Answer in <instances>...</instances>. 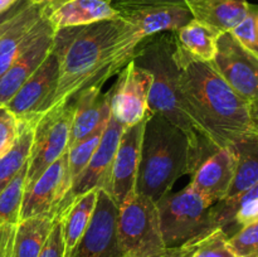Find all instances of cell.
Here are the masks:
<instances>
[{
	"label": "cell",
	"mask_w": 258,
	"mask_h": 257,
	"mask_svg": "<svg viewBox=\"0 0 258 257\" xmlns=\"http://www.w3.org/2000/svg\"><path fill=\"white\" fill-rule=\"evenodd\" d=\"M30 2H32L33 4L42 5L43 14H44V13H47V12H49V10H52L53 8L58 7V5L62 4V3L67 2V0H30Z\"/></svg>",
	"instance_id": "obj_37"
},
{
	"label": "cell",
	"mask_w": 258,
	"mask_h": 257,
	"mask_svg": "<svg viewBox=\"0 0 258 257\" xmlns=\"http://www.w3.org/2000/svg\"><path fill=\"white\" fill-rule=\"evenodd\" d=\"M116 234L122 254L135 257H164L158 204L145 194L133 191L118 207Z\"/></svg>",
	"instance_id": "obj_6"
},
{
	"label": "cell",
	"mask_w": 258,
	"mask_h": 257,
	"mask_svg": "<svg viewBox=\"0 0 258 257\" xmlns=\"http://www.w3.org/2000/svg\"><path fill=\"white\" fill-rule=\"evenodd\" d=\"M191 173V149L185 134L160 113H149L135 190L158 202L179 178Z\"/></svg>",
	"instance_id": "obj_4"
},
{
	"label": "cell",
	"mask_w": 258,
	"mask_h": 257,
	"mask_svg": "<svg viewBox=\"0 0 258 257\" xmlns=\"http://www.w3.org/2000/svg\"><path fill=\"white\" fill-rule=\"evenodd\" d=\"M214 70L246 101L258 98V54L244 47L231 32L217 39Z\"/></svg>",
	"instance_id": "obj_8"
},
{
	"label": "cell",
	"mask_w": 258,
	"mask_h": 257,
	"mask_svg": "<svg viewBox=\"0 0 258 257\" xmlns=\"http://www.w3.org/2000/svg\"><path fill=\"white\" fill-rule=\"evenodd\" d=\"M191 0H112L111 4L120 13L131 12L149 7H164V5H184Z\"/></svg>",
	"instance_id": "obj_35"
},
{
	"label": "cell",
	"mask_w": 258,
	"mask_h": 257,
	"mask_svg": "<svg viewBox=\"0 0 258 257\" xmlns=\"http://www.w3.org/2000/svg\"><path fill=\"white\" fill-rule=\"evenodd\" d=\"M120 14L141 40L159 33L176 32L193 19L186 4L141 8Z\"/></svg>",
	"instance_id": "obj_18"
},
{
	"label": "cell",
	"mask_w": 258,
	"mask_h": 257,
	"mask_svg": "<svg viewBox=\"0 0 258 257\" xmlns=\"http://www.w3.org/2000/svg\"><path fill=\"white\" fill-rule=\"evenodd\" d=\"M73 113L75 103L68 101L48 110L38 121L28 160L25 189L32 186L43 171L68 150Z\"/></svg>",
	"instance_id": "obj_7"
},
{
	"label": "cell",
	"mask_w": 258,
	"mask_h": 257,
	"mask_svg": "<svg viewBox=\"0 0 258 257\" xmlns=\"http://www.w3.org/2000/svg\"><path fill=\"white\" fill-rule=\"evenodd\" d=\"M25 2H27V0H18L17 4H15L14 7H12L9 10H7V12H5V13H2V14H0V24H2V23L4 22V20H7L8 18L12 17L13 14H15V13H17L18 10H19L20 8L23 7V4H24Z\"/></svg>",
	"instance_id": "obj_39"
},
{
	"label": "cell",
	"mask_w": 258,
	"mask_h": 257,
	"mask_svg": "<svg viewBox=\"0 0 258 257\" xmlns=\"http://www.w3.org/2000/svg\"><path fill=\"white\" fill-rule=\"evenodd\" d=\"M98 189H92L71 202L70 206L57 214L62 221L66 257H70L90 224L97 204Z\"/></svg>",
	"instance_id": "obj_25"
},
{
	"label": "cell",
	"mask_w": 258,
	"mask_h": 257,
	"mask_svg": "<svg viewBox=\"0 0 258 257\" xmlns=\"http://www.w3.org/2000/svg\"><path fill=\"white\" fill-rule=\"evenodd\" d=\"M54 219V212L20 219L15 227L10 257L39 256L52 231Z\"/></svg>",
	"instance_id": "obj_24"
},
{
	"label": "cell",
	"mask_w": 258,
	"mask_h": 257,
	"mask_svg": "<svg viewBox=\"0 0 258 257\" xmlns=\"http://www.w3.org/2000/svg\"><path fill=\"white\" fill-rule=\"evenodd\" d=\"M178 86L191 117L218 148H228L253 131L249 102L242 98L211 62L196 59L175 44Z\"/></svg>",
	"instance_id": "obj_2"
},
{
	"label": "cell",
	"mask_w": 258,
	"mask_h": 257,
	"mask_svg": "<svg viewBox=\"0 0 258 257\" xmlns=\"http://www.w3.org/2000/svg\"><path fill=\"white\" fill-rule=\"evenodd\" d=\"M110 2H112V0H110Z\"/></svg>",
	"instance_id": "obj_42"
},
{
	"label": "cell",
	"mask_w": 258,
	"mask_h": 257,
	"mask_svg": "<svg viewBox=\"0 0 258 257\" xmlns=\"http://www.w3.org/2000/svg\"><path fill=\"white\" fill-rule=\"evenodd\" d=\"M146 120L125 127L113 158L107 185L103 190L108 193L116 206L120 207L133 191H135L140 163L141 141Z\"/></svg>",
	"instance_id": "obj_14"
},
{
	"label": "cell",
	"mask_w": 258,
	"mask_h": 257,
	"mask_svg": "<svg viewBox=\"0 0 258 257\" xmlns=\"http://www.w3.org/2000/svg\"><path fill=\"white\" fill-rule=\"evenodd\" d=\"M118 207L108 193L98 189L97 204L87 229L70 257H120L116 223Z\"/></svg>",
	"instance_id": "obj_12"
},
{
	"label": "cell",
	"mask_w": 258,
	"mask_h": 257,
	"mask_svg": "<svg viewBox=\"0 0 258 257\" xmlns=\"http://www.w3.org/2000/svg\"><path fill=\"white\" fill-rule=\"evenodd\" d=\"M27 171L28 163L0 191V222L3 223L17 226L18 222L20 221V211H22L23 198H24Z\"/></svg>",
	"instance_id": "obj_29"
},
{
	"label": "cell",
	"mask_w": 258,
	"mask_h": 257,
	"mask_svg": "<svg viewBox=\"0 0 258 257\" xmlns=\"http://www.w3.org/2000/svg\"><path fill=\"white\" fill-rule=\"evenodd\" d=\"M174 33H159L141 40L131 60L148 70L153 77L149 95V113L163 115L188 138L194 171L201 161L221 148L212 141L189 112L178 86V67L174 59Z\"/></svg>",
	"instance_id": "obj_3"
},
{
	"label": "cell",
	"mask_w": 258,
	"mask_h": 257,
	"mask_svg": "<svg viewBox=\"0 0 258 257\" xmlns=\"http://www.w3.org/2000/svg\"><path fill=\"white\" fill-rule=\"evenodd\" d=\"M231 33L244 47L258 54V5L249 4L244 19Z\"/></svg>",
	"instance_id": "obj_32"
},
{
	"label": "cell",
	"mask_w": 258,
	"mask_h": 257,
	"mask_svg": "<svg viewBox=\"0 0 258 257\" xmlns=\"http://www.w3.org/2000/svg\"><path fill=\"white\" fill-rule=\"evenodd\" d=\"M105 127L100 128V130H97L96 133L91 134V135L88 136V138H86L85 140L80 141V143L76 144L75 146L68 149L67 176H66V183H67L68 190H70V188L72 186V184L75 183L77 176L82 173L83 169H85L86 166H87V164L90 163L93 153H95L98 144H100V140L101 138H102Z\"/></svg>",
	"instance_id": "obj_30"
},
{
	"label": "cell",
	"mask_w": 258,
	"mask_h": 257,
	"mask_svg": "<svg viewBox=\"0 0 258 257\" xmlns=\"http://www.w3.org/2000/svg\"><path fill=\"white\" fill-rule=\"evenodd\" d=\"M70 101L75 103V113L68 149L107 125L111 117V90L103 93L102 87L92 86Z\"/></svg>",
	"instance_id": "obj_17"
},
{
	"label": "cell",
	"mask_w": 258,
	"mask_h": 257,
	"mask_svg": "<svg viewBox=\"0 0 258 257\" xmlns=\"http://www.w3.org/2000/svg\"><path fill=\"white\" fill-rule=\"evenodd\" d=\"M67 159L68 150L48 166L32 186L25 189L20 219L57 211L67 194Z\"/></svg>",
	"instance_id": "obj_15"
},
{
	"label": "cell",
	"mask_w": 258,
	"mask_h": 257,
	"mask_svg": "<svg viewBox=\"0 0 258 257\" xmlns=\"http://www.w3.org/2000/svg\"><path fill=\"white\" fill-rule=\"evenodd\" d=\"M188 184L212 204L228 196L234 176V156L228 148H221L201 161Z\"/></svg>",
	"instance_id": "obj_16"
},
{
	"label": "cell",
	"mask_w": 258,
	"mask_h": 257,
	"mask_svg": "<svg viewBox=\"0 0 258 257\" xmlns=\"http://www.w3.org/2000/svg\"><path fill=\"white\" fill-rule=\"evenodd\" d=\"M19 135V121L5 105H0V158L14 145Z\"/></svg>",
	"instance_id": "obj_33"
},
{
	"label": "cell",
	"mask_w": 258,
	"mask_h": 257,
	"mask_svg": "<svg viewBox=\"0 0 258 257\" xmlns=\"http://www.w3.org/2000/svg\"><path fill=\"white\" fill-rule=\"evenodd\" d=\"M120 257H135V256H128V254H122V256H120Z\"/></svg>",
	"instance_id": "obj_41"
},
{
	"label": "cell",
	"mask_w": 258,
	"mask_h": 257,
	"mask_svg": "<svg viewBox=\"0 0 258 257\" xmlns=\"http://www.w3.org/2000/svg\"><path fill=\"white\" fill-rule=\"evenodd\" d=\"M122 27L120 15L55 30L52 52L59 59V80L52 107L68 102L92 86L103 87L108 78L121 72L128 63L121 50Z\"/></svg>",
	"instance_id": "obj_1"
},
{
	"label": "cell",
	"mask_w": 258,
	"mask_h": 257,
	"mask_svg": "<svg viewBox=\"0 0 258 257\" xmlns=\"http://www.w3.org/2000/svg\"><path fill=\"white\" fill-rule=\"evenodd\" d=\"M174 33L175 44L196 59L211 62L216 54L217 39L222 34L214 28L191 19Z\"/></svg>",
	"instance_id": "obj_26"
},
{
	"label": "cell",
	"mask_w": 258,
	"mask_h": 257,
	"mask_svg": "<svg viewBox=\"0 0 258 257\" xmlns=\"http://www.w3.org/2000/svg\"><path fill=\"white\" fill-rule=\"evenodd\" d=\"M38 257H66L62 221H60L59 217L55 216L49 237H48L47 242H45L44 247H43L42 252Z\"/></svg>",
	"instance_id": "obj_34"
},
{
	"label": "cell",
	"mask_w": 258,
	"mask_h": 257,
	"mask_svg": "<svg viewBox=\"0 0 258 257\" xmlns=\"http://www.w3.org/2000/svg\"><path fill=\"white\" fill-rule=\"evenodd\" d=\"M151 73L130 60L111 88V116L123 127L136 125L149 116Z\"/></svg>",
	"instance_id": "obj_10"
},
{
	"label": "cell",
	"mask_w": 258,
	"mask_h": 257,
	"mask_svg": "<svg viewBox=\"0 0 258 257\" xmlns=\"http://www.w3.org/2000/svg\"><path fill=\"white\" fill-rule=\"evenodd\" d=\"M193 19L218 32H231L246 17L248 0H191L186 3Z\"/></svg>",
	"instance_id": "obj_21"
},
{
	"label": "cell",
	"mask_w": 258,
	"mask_h": 257,
	"mask_svg": "<svg viewBox=\"0 0 258 257\" xmlns=\"http://www.w3.org/2000/svg\"><path fill=\"white\" fill-rule=\"evenodd\" d=\"M43 17L42 5L30 0L0 24V78L12 66L32 28Z\"/></svg>",
	"instance_id": "obj_19"
},
{
	"label": "cell",
	"mask_w": 258,
	"mask_h": 257,
	"mask_svg": "<svg viewBox=\"0 0 258 257\" xmlns=\"http://www.w3.org/2000/svg\"><path fill=\"white\" fill-rule=\"evenodd\" d=\"M123 128L125 127L111 116L90 163L77 176L63 201L59 203L57 211H55V216L64 211L70 206L71 202L77 197L82 196L92 189L106 188L113 158H115Z\"/></svg>",
	"instance_id": "obj_13"
},
{
	"label": "cell",
	"mask_w": 258,
	"mask_h": 257,
	"mask_svg": "<svg viewBox=\"0 0 258 257\" xmlns=\"http://www.w3.org/2000/svg\"><path fill=\"white\" fill-rule=\"evenodd\" d=\"M212 217L218 228L228 233L238 231L258 219V183L234 199H224L212 206ZM234 231V232H236Z\"/></svg>",
	"instance_id": "obj_23"
},
{
	"label": "cell",
	"mask_w": 258,
	"mask_h": 257,
	"mask_svg": "<svg viewBox=\"0 0 258 257\" xmlns=\"http://www.w3.org/2000/svg\"><path fill=\"white\" fill-rule=\"evenodd\" d=\"M228 149L234 156V176L226 199H234L258 183V133L246 134Z\"/></svg>",
	"instance_id": "obj_22"
},
{
	"label": "cell",
	"mask_w": 258,
	"mask_h": 257,
	"mask_svg": "<svg viewBox=\"0 0 258 257\" xmlns=\"http://www.w3.org/2000/svg\"><path fill=\"white\" fill-rule=\"evenodd\" d=\"M58 80L59 59L55 53L50 52L5 106L14 113L18 121L38 123L42 116L52 107Z\"/></svg>",
	"instance_id": "obj_9"
},
{
	"label": "cell",
	"mask_w": 258,
	"mask_h": 257,
	"mask_svg": "<svg viewBox=\"0 0 258 257\" xmlns=\"http://www.w3.org/2000/svg\"><path fill=\"white\" fill-rule=\"evenodd\" d=\"M249 117H251L253 131L258 133V98L249 102Z\"/></svg>",
	"instance_id": "obj_38"
},
{
	"label": "cell",
	"mask_w": 258,
	"mask_h": 257,
	"mask_svg": "<svg viewBox=\"0 0 258 257\" xmlns=\"http://www.w3.org/2000/svg\"><path fill=\"white\" fill-rule=\"evenodd\" d=\"M15 227L17 226L0 222V257H10Z\"/></svg>",
	"instance_id": "obj_36"
},
{
	"label": "cell",
	"mask_w": 258,
	"mask_h": 257,
	"mask_svg": "<svg viewBox=\"0 0 258 257\" xmlns=\"http://www.w3.org/2000/svg\"><path fill=\"white\" fill-rule=\"evenodd\" d=\"M228 244L236 257H258V219L229 236Z\"/></svg>",
	"instance_id": "obj_31"
},
{
	"label": "cell",
	"mask_w": 258,
	"mask_h": 257,
	"mask_svg": "<svg viewBox=\"0 0 258 257\" xmlns=\"http://www.w3.org/2000/svg\"><path fill=\"white\" fill-rule=\"evenodd\" d=\"M54 33V28L44 17L32 28L12 66L0 78V105L13 97L52 52Z\"/></svg>",
	"instance_id": "obj_11"
},
{
	"label": "cell",
	"mask_w": 258,
	"mask_h": 257,
	"mask_svg": "<svg viewBox=\"0 0 258 257\" xmlns=\"http://www.w3.org/2000/svg\"><path fill=\"white\" fill-rule=\"evenodd\" d=\"M18 0H0V14L9 10L10 8L17 4Z\"/></svg>",
	"instance_id": "obj_40"
},
{
	"label": "cell",
	"mask_w": 258,
	"mask_h": 257,
	"mask_svg": "<svg viewBox=\"0 0 258 257\" xmlns=\"http://www.w3.org/2000/svg\"><path fill=\"white\" fill-rule=\"evenodd\" d=\"M164 257H236V254L228 244V234L222 228H216L178 248L166 249Z\"/></svg>",
	"instance_id": "obj_28"
},
{
	"label": "cell",
	"mask_w": 258,
	"mask_h": 257,
	"mask_svg": "<svg viewBox=\"0 0 258 257\" xmlns=\"http://www.w3.org/2000/svg\"><path fill=\"white\" fill-rule=\"evenodd\" d=\"M35 126L37 123L32 121H19V135L14 145L0 158V191L28 163L32 151Z\"/></svg>",
	"instance_id": "obj_27"
},
{
	"label": "cell",
	"mask_w": 258,
	"mask_h": 257,
	"mask_svg": "<svg viewBox=\"0 0 258 257\" xmlns=\"http://www.w3.org/2000/svg\"><path fill=\"white\" fill-rule=\"evenodd\" d=\"M156 204L166 249L178 248L218 228L212 217L213 204L189 185L179 191H169Z\"/></svg>",
	"instance_id": "obj_5"
},
{
	"label": "cell",
	"mask_w": 258,
	"mask_h": 257,
	"mask_svg": "<svg viewBox=\"0 0 258 257\" xmlns=\"http://www.w3.org/2000/svg\"><path fill=\"white\" fill-rule=\"evenodd\" d=\"M43 17L47 18L54 30H59L116 19L120 12L112 7L110 0H67L44 13Z\"/></svg>",
	"instance_id": "obj_20"
}]
</instances>
